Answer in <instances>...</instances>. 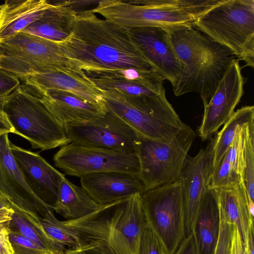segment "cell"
Wrapping results in <instances>:
<instances>
[{"mask_svg": "<svg viewBox=\"0 0 254 254\" xmlns=\"http://www.w3.org/2000/svg\"><path fill=\"white\" fill-rule=\"evenodd\" d=\"M58 43L63 54L84 72L155 69L127 30L99 18L91 9L77 14L70 35Z\"/></svg>", "mask_w": 254, "mask_h": 254, "instance_id": "cell-1", "label": "cell"}, {"mask_svg": "<svg viewBox=\"0 0 254 254\" xmlns=\"http://www.w3.org/2000/svg\"><path fill=\"white\" fill-rule=\"evenodd\" d=\"M169 35L182 65L181 75L173 86L175 95L196 92L203 105L207 104L236 57L228 48L194 27L178 28Z\"/></svg>", "mask_w": 254, "mask_h": 254, "instance_id": "cell-2", "label": "cell"}, {"mask_svg": "<svg viewBox=\"0 0 254 254\" xmlns=\"http://www.w3.org/2000/svg\"><path fill=\"white\" fill-rule=\"evenodd\" d=\"M63 222L76 233L80 247L94 243L107 254H137L146 220L140 194L136 193L83 217Z\"/></svg>", "mask_w": 254, "mask_h": 254, "instance_id": "cell-3", "label": "cell"}, {"mask_svg": "<svg viewBox=\"0 0 254 254\" xmlns=\"http://www.w3.org/2000/svg\"><path fill=\"white\" fill-rule=\"evenodd\" d=\"M220 0H102L91 9L126 29L158 27L170 31L194 27L197 20Z\"/></svg>", "mask_w": 254, "mask_h": 254, "instance_id": "cell-4", "label": "cell"}, {"mask_svg": "<svg viewBox=\"0 0 254 254\" xmlns=\"http://www.w3.org/2000/svg\"><path fill=\"white\" fill-rule=\"evenodd\" d=\"M1 108L13 133L33 148L48 150L70 143L64 125L50 112L38 91L23 83L2 99Z\"/></svg>", "mask_w": 254, "mask_h": 254, "instance_id": "cell-5", "label": "cell"}, {"mask_svg": "<svg viewBox=\"0 0 254 254\" xmlns=\"http://www.w3.org/2000/svg\"><path fill=\"white\" fill-rule=\"evenodd\" d=\"M194 27L228 48L246 66L254 67V0H221Z\"/></svg>", "mask_w": 254, "mask_h": 254, "instance_id": "cell-6", "label": "cell"}, {"mask_svg": "<svg viewBox=\"0 0 254 254\" xmlns=\"http://www.w3.org/2000/svg\"><path fill=\"white\" fill-rule=\"evenodd\" d=\"M102 93L106 108L142 136L169 142L177 136L184 125L167 99L165 92L137 96Z\"/></svg>", "mask_w": 254, "mask_h": 254, "instance_id": "cell-7", "label": "cell"}, {"mask_svg": "<svg viewBox=\"0 0 254 254\" xmlns=\"http://www.w3.org/2000/svg\"><path fill=\"white\" fill-rule=\"evenodd\" d=\"M0 68L22 81L35 74L57 71L85 75L63 54L58 43L22 32L0 43Z\"/></svg>", "mask_w": 254, "mask_h": 254, "instance_id": "cell-8", "label": "cell"}, {"mask_svg": "<svg viewBox=\"0 0 254 254\" xmlns=\"http://www.w3.org/2000/svg\"><path fill=\"white\" fill-rule=\"evenodd\" d=\"M196 136V132L185 124L177 136L167 143L137 134L134 144V152L139 164L137 176L145 191L178 180Z\"/></svg>", "mask_w": 254, "mask_h": 254, "instance_id": "cell-9", "label": "cell"}, {"mask_svg": "<svg viewBox=\"0 0 254 254\" xmlns=\"http://www.w3.org/2000/svg\"><path fill=\"white\" fill-rule=\"evenodd\" d=\"M140 197L147 223L159 238L166 254H175L186 238L180 181L145 190Z\"/></svg>", "mask_w": 254, "mask_h": 254, "instance_id": "cell-10", "label": "cell"}, {"mask_svg": "<svg viewBox=\"0 0 254 254\" xmlns=\"http://www.w3.org/2000/svg\"><path fill=\"white\" fill-rule=\"evenodd\" d=\"M55 166L65 175L81 176L101 172H119L137 176L139 164L134 152L81 146L69 143L53 156Z\"/></svg>", "mask_w": 254, "mask_h": 254, "instance_id": "cell-11", "label": "cell"}, {"mask_svg": "<svg viewBox=\"0 0 254 254\" xmlns=\"http://www.w3.org/2000/svg\"><path fill=\"white\" fill-rule=\"evenodd\" d=\"M103 114L64 125L70 143L95 148L134 152L137 133L107 109Z\"/></svg>", "mask_w": 254, "mask_h": 254, "instance_id": "cell-12", "label": "cell"}, {"mask_svg": "<svg viewBox=\"0 0 254 254\" xmlns=\"http://www.w3.org/2000/svg\"><path fill=\"white\" fill-rule=\"evenodd\" d=\"M10 142L7 133L0 136V193L7 198L14 212L40 228V218L52 209L28 186L12 154Z\"/></svg>", "mask_w": 254, "mask_h": 254, "instance_id": "cell-13", "label": "cell"}, {"mask_svg": "<svg viewBox=\"0 0 254 254\" xmlns=\"http://www.w3.org/2000/svg\"><path fill=\"white\" fill-rule=\"evenodd\" d=\"M244 80L239 61L230 65L217 88L204 105V113L198 133L202 140L209 139L233 115L243 95Z\"/></svg>", "mask_w": 254, "mask_h": 254, "instance_id": "cell-14", "label": "cell"}, {"mask_svg": "<svg viewBox=\"0 0 254 254\" xmlns=\"http://www.w3.org/2000/svg\"><path fill=\"white\" fill-rule=\"evenodd\" d=\"M213 139L205 149L193 156H188L179 178L185 213L186 237L192 231L195 218L212 172Z\"/></svg>", "mask_w": 254, "mask_h": 254, "instance_id": "cell-15", "label": "cell"}, {"mask_svg": "<svg viewBox=\"0 0 254 254\" xmlns=\"http://www.w3.org/2000/svg\"><path fill=\"white\" fill-rule=\"evenodd\" d=\"M127 30L131 40L154 68L173 87L181 75L182 65L174 51L169 32L158 27Z\"/></svg>", "mask_w": 254, "mask_h": 254, "instance_id": "cell-16", "label": "cell"}, {"mask_svg": "<svg viewBox=\"0 0 254 254\" xmlns=\"http://www.w3.org/2000/svg\"><path fill=\"white\" fill-rule=\"evenodd\" d=\"M100 90L124 96L156 95L165 92L164 78L155 69H126L86 73Z\"/></svg>", "mask_w": 254, "mask_h": 254, "instance_id": "cell-17", "label": "cell"}, {"mask_svg": "<svg viewBox=\"0 0 254 254\" xmlns=\"http://www.w3.org/2000/svg\"><path fill=\"white\" fill-rule=\"evenodd\" d=\"M10 147L29 188L52 209L57 201L60 182L65 174L56 169L37 152L11 142Z\"/></svg>", "mask_w": 254, "mask_h": 254, "instance_id": "cell-18", "label": "cell"}, {"mask_svg": "<svg viewBox=\"0 0 254 254\" xmlns=\"http://www.w3.org/2000/svg\"><path fill=\"white\" fill-rule=\"evenodd\" d=\"M81 187L96 203L105 205L145 191L137 176L119 172H105L80 177Z\"/></svg>", "mask_w": 254, "mask_h": 254, "instance_id": "cell-19", "label": "cell"}, {"mask_svg": "<svg viewBox=\"0 0 254 254\" xmlns=\"http://www.w3.org/2000/svg\"><path fill=\"white\" fill-rule=\"evenodd\" d=\"M36 89H57L72 93L107 110L103 93L85 75L61 71L35 74L23 81Z\"/></svg>", "mask_w": 254, "mask_h": 254, "instance_id": "cell-20", "label": "cell"}, {"mask_svg": "<svg viewBox=\"0 0 254 254\" xmlns=\"http://www.w3.org/2000/svg\"><path fill=\"white\" fill-rule=\"evenodd\" d=\"M35 89L40 93L48 110L63 125L94 118L103 114L107 110L66 91Z\"/></svg>", "mask_w": 254, "mask_h": 254, "instance_id": "cell-21", "label": "cell"}, {"mask_svg": "<svg viewBox=\"0 0 254 254\" xmlns=\"http://www.w3.org/2000/svg\"><path fill=\"white\" fill-rule=\"evenodd\" d=\"M220 212L215 190L205 192L192 232L197 254H214L220 232Z\"/></svg>", "mask_w": 254, "mask_h": 254, "instance_id": "cell-22", "label": "cell"}, {"mask_svg": "<svg viewBox=\"0 0 254 254\" xmlns=\"http://www.w3.org/2000/svg\"><path fill=\"white\" fill-rule=\"evenodd\" d=\"M52 4L47 0H7L0 6V43L21 32Z\"/></svg>", "mask_w": 254, "mask_h": 254, "instance_id": "cell-23", "label": "cell"}, {"mask_svg": "<svg viewBox=\"0 0 254 254\" xmlns=\"http://www.w3.org/2000/svg\"><path fill=\"white\" fill-rule=\"evenodd\" d=\"M49 1L52 6L21 32L61 43L70 35L77 13L67 6L56 3L53 0Z\"/></svg>", "mask_w": 254, "mask_h": 254, "instance_id": "cell-24", "label": "cell"}, {"mask_svg": "<svg viewBox=\"0 0 254 254\" xmlns=\"http://www.w3.org/2000/svg\"><path fill=\"white\" fill-rule=\"evenodd\" d=\"M219 212L229 224L237 226L246 247L248 229L254 220L251 219L248 198L243 181L229 188L215 190Z\"/></svg>", "mask_w": 254, "mask_h": 254, "instance_id": "cell-25", "label": "cell"}, {"mask_svg": "<svg viewBox=\"0 0 254 254\" xmlns=\"http://www.w3.org/2000/svg\"><path fill=\"white\" fill-rule=\"evenodd\" d=\"M102 206L94 201L81 187L73 184L64 175L60 182L57 201L52 209L66 220H71L86 216Z\"/></svg>", "mask_w": 254, "mask_h": 254, "instance_id": "cell-26", "label": "cell"}, {"mask_svg": "<svg viewBox=\"0 0 254 254\" xmlns=\"http://www.w3.org/2000/svg\"><path fill=\"white\" fill-rule=\"evenodd\" d=\"M254 121V106H246L234 112L231 118L223 125L222 128L213 138L212 172L231 145L239 128Z\"/></svg>", "mask_w": 254, "mask_h": 254, "instance_id": "cell-27", "label": "cell"}, {"mask_svg": "<svg viewBox=\"0 0 254 254\" xmlns=\"http://www.w3.org/2000/svg\"><path fill=\"white\" fill-rule=\"evenodd\" d=\"M9 225L10 229L16 230L49 254H65L66 249L56 243L45 233L39 231L16 212L12 215Z\"/></svg>", "mask_w": 254, "mask_h": 254, "instance_id": "cell-28", "label": "cell"}, {"mask_svg": "<svg viewBox=\"0 0 254 254\" xmlns=\"http://www.w3.org/2000/svg\"><path fill=\"white\" fill-rule=\"evenodd\" d=\"M41 224L46 234L56 243L65 249H76L80 247L76 233L55 215L53 210L48 211L41 218Z\"/></svg>", "mask_w": 254, "mask_h": 254, "instance_id": "cell-29", "label": "cell"}, {"mask_svg": "<svg viewBox=\"0 0 254 254\" xmlns=\"http://www.w3.org/2000/svg\"><path fill=\"white\" fill-rule=\"evenodd\" d=\"M245 168L243 181L248 198L250 217L254 216V124L252 122L246 127L244 150Z\"/></svg>", "mask_w": 254, "mask_h": 254, "instance_id": "cell-30", "label": "cell"}, {"mask_svg": "<svg viewBox=\"0 0 254 254\" xmlns=\"http://www.w3.org/2000/svg\"><path fill=\"white\" fill-rule=\"evenodd\" d=\"M225 157H223L210 177L208 188L218 190L235 186L242 181Z\"/></svg>", "mask_w": 254, "mask_h": 254, "instance_id": "cell-31", "label": "cell"}, {"mask_svg": "<svg viewBox=\"0 0 254 254\" xmlns=\"http://www.w3.org/2000/svg\"><path fill=\"white\" fill-rule=\"evenodd\" d=\"M248 125L239 128L231 145L223 156L235 171L241 176L242 180L245 168L244 150L246 129Z\"/></svg>", "mask_w": 254, "mask_h": 254, "instance_id": "cell-32", "label": "cell"}, {"mask_svg": "<svg viewBox=\"0 0 254 254\" xmlns=\"http://www.w3.org/2000/svg\"><path fill=\"white\" fill-rule=\"evenodd\" d=\"M137 254H166L160 241L147 222L140 234Z\"/></svg>", "mask_w": 254, "mask_h": 254, "instance_id": "cell-33", "label": "cell"}, {"mask_svg": "<svg viewBox=\"0 0 254 254\" xmlns=\"http://www.w3.org/2000/svg\"><path fill=\"white\" fill-rule=\"evenodd\" d=\"M9 238L13 254H49L16 230L10 229Z\"/></svg>", "mask_w": 254, "mask_h": 254, "instance_id": "cell-34", "label": "cell"}, {"mask_svg": "<svg viewBox=\"0 0 254 254\" xmlns=\"http://www.w3.org/2000/svg\"><path fill=\"white\" fill-rule=\"evenodd\" d=\"M220 227L218 243L214 254H230L232 224L228 223L220 213Z\"/></svg>", "mask_w": 254, "mask_h": 254, "instance_id": "cell-35", "label": "cell"}, {"mask_svg": "<svg viewBox=\"0 0 254 254\" xmlns=\"http://www.w3.org/2000/svg\"><path fill=\"white\" fill-rule=\"evenodd\" d=\"M21 83L18 77L0 68V100L11 94Z\"/></svg>", "mask_w": 254, "mask_h": 254, "instance_id": "cell-36", "label": "cell"}, {"mask_svg": "<svg viewBox=\"0 0 254 254\" xmlns=\"http://www.w3.org/2000/svg\"><path fill=\"white\" fill-rule=\"evenodd\" d=\"M10 221L0 224V254H14L9 238Z\"/></svg>", "mask_w": 254, "mask_h": 254, "instance_id": "cell-37", "label": "cell"}, {"mask_svg": "<svg viewBox=\"0 0 254 254\" xmlns=\"http://www.w3.org/2000/svg\"><path fill=\"white\" fill-rule=\"evenodd\" d=\"M56 3L67 6L75 11L77 14L82 11L91 9L87 8L93 5H96L99 0H53Z\"/></svg>", "mask_w": 254, "mask_h": 254, "instance_id": "cell-38", "label": "cell"}, {"mask_svg": "<svg viewBox=\"0 0 254 254\" xmlns=\"http://www.w3.org/2000/svg\"><path fill=\"white\" fill-rule=\"evenodd\" d=\"M230 254H248L237 226L232 224L231 243Z\"/></svg>", "mask_w": 254, "mask_h": 254, "instance_id": "cell-39", "label": "cell"}, {"mask_svg": "<svg viewBox=\"0 0 254 254\" xmlns=\"http://www.w3.org/2000/svg\"><path fill=\"white\" fill-rule=\"evenodd\" d=\"M65 254H107L101 247L94 243H88L81 246L76 249H66Z\"/></svg>", "mask_w": 254, "mask_h": 254, "instance_id": "cell-40", "label": "cell"}, {"mask_svg": "<svg viewBox=\"0 0 254 254\" xmlns=\"http://www.w3.org/2000/svg\"><path fill=\"white\" fill-rule=\"evenodd\" d=\"M175 254H197L192 232L183 240Z\"/></svg>", "mask_w": 254, "mask_h": 254, "instance_id": "cell-41", "label": "cell"}, {"mask_svg": "<svg viewBox=\"0 0 254 254\" xmlns=\"http://www.w3.org/2000/svg\"><path fill=\"white\" fill-rule=\"evenodd\" d=\"M2 99L0 100V136L13 133V128L9 122L1 108Z\"/></svg>", "mask_w": 254, "mask_h": 254, "instance_id": "cell-42", "label": "cell"}, {"mask_svg": "<svg viewBox=\"0 0 254 254\" xmlns=\"http://www.w3.org/2000/svg\"><path fill=\"white\" fill-rule=\"evenodd\" d=\"M254 224H251L248 229L246 249L248 254H254Z\"/></svg>", "mask_w": 254, "mask_h": 254, "instance_id": "cell-43", "label": "cell"}, {"mask_svg": "<svg viewBox=\"0 0 254 254\" xmlns=\"http://www.w3.org/2000/svg\"><path fill=\"white\" fill-rule=\"evenodd\" d=\"M14 212L12 208L0 210V224L11 221Z\"/></svg>", "mask_w": 254, "mask_h": 254, "instance_id": "cell-44", "label": "cell"}, {"mask_svg": "<svg viewBox=\"0 0 254 254\" xmlns=\"http://www.w3.org/2000/svg\"><path fill=\"white\" fill-rule=\"evenodd\" d=\"M11 208H12V207L9 200L6 197L0 193V210Z\"/></svg>", "mask_w": 254, "mask_h": 254, "instance_id": "cell-45", "label": "cell"}]
</instances>
